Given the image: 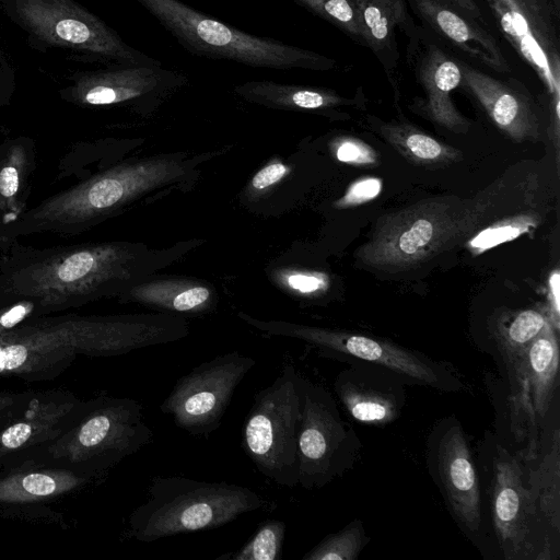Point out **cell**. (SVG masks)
<instances>
[{
  "label": "cell",
  "instance_id": "836d02e7",
  "mask_svg": "<svg viewBox=\"0 0 560 560\" xmlns=\"http://www.w3.org/2000/svg\"><path fill=\"white\" fill-rule=\"evenodd\" d=\"M538 220L532 213L514 215L505 218L498 223H490L479 231L468 242V247L471 252L481 253L490 247H493L502 242L510 241L525 231L533 228Z\"/></svg>",
  "mask_w": 560,
  "mask_h": 560
},
{
  "label": "cell",
  "instance_id": "d4e9b609",
  "mask_svg": "<svg viewBox=\"0 0 560 560\" xmlns=\"http://www.w3.org/2000/svg\"><path fill=\"white\" fill-rule=\"evenodd\" d=\"M526 485L547 526L560 532V434L558 422L544 433L534 454L524 457Z\"/></svg>",
  "mask_w": 560,
  "mask_h": 560
},
{
  "label": "cell",
  "instance_id": "e0dca14e",
  "mask_svg": "<svg viewBox=\"0 0 560 560\" xmlns=\"http://www.w3.org/2000/svg\"><path fill=\"white\" fill-rule=\"evenodd\" d=\"M86 401L63 389L35 392L27 407L0 427L1 472L22 466L59 438L81 415Z\"/></svg>",
  "mask_w": 560,
  "mask_h": 560
},
{
  "label": "cell",
  "instance_id": "e575fe53",
  "mask_svg": "<svg viewBox=\"0 0 560 560\" xmlns=\"http://www.w3.org/2000/svg\"><path fill=\"white\" fill-rule=\"evenodd\" d=\"M48 315L42 305L31 299H10L0 301V336L23 323Z\"/></svg>",
  "mask_w": 560,
  "mask_h": 560
},
{
  "label": "cell",
  "instance_id": "f1b7e54d",
  "mask_svg": "<svg viewBox=\"0 0 560 560\" xmlns=\"http://www.w3.org/2000/svg\"><path fill=\"white\" fill-rule=\"evenodd\" d=\"M551 324L548 310L504 312L497 319L494 337L506 364L514 361Z\"/></svg>",
  "mask_w": 560,
  "mask_h": 560
},
{
  "label": "cell",
  "instance_id": "ba28073f",
  "mask_svg": "<svg viewBox=\"0 0 560 560\" xmlns=\"http://www.w3.org/2000/svg\"><path fill=\"white\" fill-rule=\"evenodd\" d=\"M1 5L39 49H69L106 65H163L130 46L77 0H1Z\"/></svg>",
  "mask_w": 560,
  "mask_h": 560
},
{
  "label": "cell",
  "instance_id": "8d00e7d4",
  "mask_svg": "<svg viewBox=\"0 0 560 560\" xmlns=\"http://www.w3.org/2000/svg\"><path fill=\"white\" fill-rule=\"evenodd\" d=\"M382 190V180L376 177H363L353 182L345 195L335 202V207L350 208L360 206L377 197Z\"/></svg>",
  "mask_w": 560,
  "mask_h": 560
},
{
  "label": "cell",
  "instance_id": "7c38bea8",
  "mask_svg": "<svg viewBox=\"0 0 560 560\" xmlns=\"http://www.w3.org/2000/svg\"><path fill=\"white\" fill-rule=\"evenodd\" d=\"M302 397L298 485L312 490L351 469L359 457L361 442L323 386L303 377Z\"/></svg>",
  "mask_w": 560,
  "mask_h": 560
},
{
  "label": "cell",
  "instance_id": "277c9868",
  "mask_svg": "<svg viewBox=\"0 0 560 560\" xmlns=\"http://www.w3.org/2000/svg\"><path fill=\"white\" fill-rule=\"evenodd\" d=\"M489 202L456 196L434 197L378 219L355 259L360 266L401 272L435 258L485 226Z\"/></svg>",
  "mask_w": 560,
  "mask_h": 560
},
{
  "label": "cell",
  "instance_id": "8992f818",
  "mask_svg": "<svg viewBox=\"0 0 560 560\" xmlns=\"http://www.w3.org/2000/svg\"><path fill=\"white\" fill-rule=\"evenodd\" d=\"M267 502L247 487L186 477H155L147 500L129 516V535L141 542L212 529Z\"/></svg>",
  "mask_w": 560,
  "mask_h": 560
},
{
  "label": "cell",
  "instance_id": "4316f807",
  "mask_svg": "<svg viewBox=\"0 0 560 560\" xmlns=\"http://www.w3.org/2000/svg\"><path fill=\"white\" fill-rule=\"evenodd\" d=\"M233 91L248 103L273 109L319 112L351 103L330 89L268 80L247 81Z\"/></svg>",
  "mask_w": 560,
  "mask_h": 560
},
{
  "label": "cell",
  "instance_id": "2e32d148",
  "mask_svg": "<svg viewBox=\"0 0 560 560\" xmlns=\"http://www.w3.org/2000/svg\"><path fill=\"white\" fill-rule=\"evenodd\" d=\"M506 40L559 104V38L548 0H485Z\"/></svg>",
  "mask_w": 560,
  "mask_h": 560
},
{
  "label": "cell",
  "instance_id": "4fadbf2b",
  "mask_svg": "<svg viewBox=\"0 0 560 560\" xmlns=\"http://www.w3.org/2000/svg\"><path fill=\"white\" fill-rule=\"evenodd\" d=\"M188 83L185 73L163 65L114 63L74 73L59 95L78 106H126L147 115Z\"/></svg>",
  "mask_w": 560,
  "mask_h": 560
},
{
  "label": "cell",
  "instance_id": "3957f363",
  "mask_svg": "<svg viewBox=\"0 0 560 560\" xmlns=\"http://www.w3.org/2000/svg\"><path fill=\"white\" fill-rule=\"evenodd\" d=\"M213 155L165 153L115 164L45 198L3 225V231L13 238L38 233H84L144 197L189 184L196 178L198 166Z\"/></svg>",
  "mask_w": 560,
  "mask_h": 560
},
{
  "label": "cell",
  "instance_id": "f35d334b",
  "mask_svg": "<svg viewBox=\"0 0 560 560\" xmlns=\"http://www.w3.org/2000/svg\"><path fill=\"white\" fill-rule=\"evenodd\" d=\"M288 283L292 290L311 294L326 290L328 278L319 272H294L289 276Z\"/></svg>",
  "mask_w": 560,
  "mask_h": 560
},
{
  "label": "cell",
  "instance_id": "8fae6325",
  "mask_svg": "<svg viewBox=\"0 0 560 560\" xmlns=\"http://www.w3.org/2000/svg\"><path fill=\"white\" fill-rule=\"evenodd\" d=\"M490 509L499 547L506 560L552 559L553 536L526 485L524 458L495 443L490 478Z\"/></svg>",
  "mask_w": 560,
  "mask_h": 560
},
{
  "label": "cell",
  "instance_id": "7bdbcfd3",
  "mask_svg": "<svg viewBox=\"0 0 560 560\" xmlns=\"http://www.w3.org/2000/svg\"><path fill=\"white\" fill-rule=\"evenodd\" d=\"M451 1H453L455 4H457L464 11H466L475 20L478 21L482 18L481 11L474 0H451Z\"/></svg>",
  "mask_w": 560,
  "mask_h": 560
},
{
  "label": "cell",
  "instance_id": "ffe728a7",
  "mask_svg": "<svg viewBox=\"0 0 560 560\" xmlns=\"http://www.w3.org/2000/svg\"><path fill=\"white\" fill-rule=\"evenodd\" d=\"M412 1L419 13L451 44L497 72L510 71L493 36L453 1Z\"/></svg>",
  "mask_w": 560,
  "mask_h": 560
},
{
  "label": "cell",
  "instance_id": "ab89813d",
  "mask_svg": "<svg viewBox=\"0 0 560 560\" xmlns=\"http://www.w3.org/2000/svg\"><path fill=\"white\" fill-rule=\"evenodd\" d=\"M288 173L289 167L282 162L270 163L254 175L250 186L256 191L265 190L271 185L278 183Z\"/></svg>",
  "mask_w": 560,
  "mask_h": 560
},
{
  "label": "cell",
  "instance_id": "7402d4cb",
  "mask_svg": "<svg viewBox=\"0 0 560 560\" xmlns=\"http://www.w3.org/2000/svg\"><path fill=\"white\" fill-rule=\"evenodd\" d=\"M506 366L508 371H516L525 378L537 422H545L559 381V345L555 327L548 324Z\"/></svg>",
  "mask_w": 560,
  "mask_h": 560
},
{
  "label": "cell",
  "instance_id": "603a6c76",
  "mask_svg": "<svg viewBox=\"0 0 560 560\" xmlns=\"http://www.w3.org/2000/svg\"><path fill=\"white\" fill-rule=\"evenodd\" d=\"M419 81L425 93L422 109L428 117L453 132H466L469 122L451 98L452 91L460 85L459 65L432 46L420 65Z\"/></svg>",
  "mask_w": 560,
  "mask_h": 560
},
{
  "label": "cell",
  "instance_id": "f546056e",
  "mask_svg": "<svg viewBox=\"0 0 560 560\" xmlns=\"http://www.w3.org/2000/svg\"><path fill=\"white\" fill-rule=\"evenodd\" d=\"M358 13L362 42L375 52L392 43L395 28L406 21L402 0H352Z\"/></svg>",
  "mask_w": 560,
  "mask_h": 560
},
{
  "label": "cell",
  "instance_id": "b9f144b4",
  "mask_svg": "<svg viewBox=\"0 0 560 560\" xmlns=\"http://www.w3.org/2000/svg\"><path fill=\"white\" fill-rule=\"evenodd\" d=\"M549 316L556 330L559 328V271L553 270L549 277Z\"/></svg>",
  "mask_w": 560,
  "mask_h": 560
},
{
  "label": "cell",
  "instance_id": "5bb4252c",
  "mask_svg": "<svg viewBox=\"0 0 560 560\" xmlns=\"http://www.w3.org/2000/svg\"><path fill=\"white\" fill-rule=\"evenodd\" d=\"M255 365L254 358L238 351L205 361L176 381L160 410L187 433L208 436L220 427L235 389Z\"/></svg>",
  "mask_w": 560,
  "mask_h": 560
},
{
  "label": "cell",
  "instance_id": "d6986e66",
  "mask_svg": "<svg viewBox=\"0 0 560 560\" xmlns=\"http://www.w3.org/2000/svg\"><path fill=\"white\" fill-rule=\"evenodd\" d=\"M459 68L460 84L480 103L501 131L515 142L538 139V117L523 94L466 63H460Z\"/></svg>",
  "mask_w": 560,
  "mask_h": 560
},
{
  "label": "cell",
  "instance_id": "44dd1931",
  "mask_svg": "<svg viewBox=\"0 0 560 560\" xmlns=\"http://www.w3.org/2000/svg\"><path fill=\"white\" fill-rule=\"evenodd\" d=\"M117 299L120 303H137L185 317L210 313L218 301L210 283L189 277L156 273L132 285Z\"/></svg>",
  "mask_w": 560,
  "mask_h": 560
},
{
  "label": "cell",
  "instance_id": "6da1fadb",
  "mask_svg": "<svg viewBox=\"0 0 560 560\" xmlns=\"http://www.w3.org/2000/svg\"><path fill=\"white\" fill-rule=\"evenodd\" d=\"M203 242L178 241L158 249L128 241L38 248L14 238L0 248V301L31 299L50 315L117 299Z\"/></svg>",
  "mask_w": 560,
  "mask_h": 560
},
{
  "label": "cell",
  "instance_id": "7a4b0ae2",
  "mask_svg": "<svg viewBox=\"0 0 560 560\" xmlns=\"http://www.w3.org/2000/svg\"><path fill=\"white\" fill-rule=\"evenodd\" d=\"M190 332L171 313L42 316L0 336V375L28 382L57 377L78 355L116 357L175 342Z\"/></svg>",
  "mask_w": 560,
  "mask_h": 560
},
{
  "label": "cell",
  "instance_id": "ee69618b",
  "mask_svg": "<svg viewBox=\"0 0 560 560\" xmlns=\"http://www.w3.org/2000/svg\"><path fill=\"white\" fill-rule=\"evenodd\" d=\"M3 225H4V224H3V221H2V219L0 218V248H1L4 244H7V243L11 242L12 240H14L13 237H10V236H8V235L4 233V231H3Z\"/></svg>",
  "mask_w": 560,
  "mask_h": 560
},
{
  "label": "cell",
  "instance_id": "ac0fdd59",
  "mask_svg": "<svg viewBox=\"0 0 560 560\" xmlns=\"http://www.w3.org/2000/svg\"><path fill=\"white\" fill-rule=\"evenodd\" d=\"M334 390L348 415L358 422L386 425L400 416L407 385L393 372L362 362H348Z\"/></svg>",
  "mask_w": 560,
  "mask_h": 560
},
{
  "label": "cell",
  "instance_id": "60d3db41",
  "mask_svg": "<svg viewBox=\"0 0 560 560\" xmlns=\"http://www.w3.org/2000/svg\"><path fill=\"white\" fill-rule=\"evenodd\" d=\"M15 88V72L0 45V108L10 104Z\"/></svg>",
  "mask_w": 560,
  "mask_h": 560
},
{
  "label": "cell",
  "instance_id": "d6a6232c",
  "mask_svg": "<svg viewBox=\"0 0 560 560\" xmlns=\"http://www.w3.org/2000/svg\"><path fill=\"white\" fill-rule=\"evenodd\" d=\"M317 16L362 40L361 26L352 0H294Z\"/></svg>",
  "mask_w": 560,
  "mask_h": 560
},
{
  "label": "cell",
  "instance_id": "30bf717a",
  "mask_svg": "<svg viewBox=\"0 0 560 560\" xmlns=\"http://www.w3.org/2000/svg\"><path fill=\"white\" fill-rule=\"evenodd\" d=\"M302 383L294 366H284L269 386L255 394L242 430L243 450L257 470L288 488L299 483Z\"/></svg>",
  "mask_w": 560,
  "mask_h": 560
},
{
  "label": "cell",
  "instance_id": "1f68e13d",
  "mask_svg": "<svg viewBox=\"0 0 560 560\" xmlns=\"http://www.w3.org/2000/svg\"><path fill=\"white\" fill-rule=\"evenodd\" d=\"M285 528L282 521H265L242 548L234 553L218 557L217 560H279L282 557Z\"/></svg>",
  "mask_w": 560,
  "mask_h": 560
},
{
  "label": "cell",
  "instance_id": "52a82bcc",
  "mask_svg": "<svg viewBox=\"0 0 560 560\" xmlns=\"http://www.w3.org/2000/svg\"><path fill=\"white\" fill-rule=\"evenodd\" d=\"M192 55L253 68L328 71L327 56L270 37L245 33L180 0H135Z\"/></svg>",
  "mask_w": 560,
  "mask_h": 560
},
{
  "label": "cell",
  "instance_id": "9a60e30c",
  "mask_svg": "<svg viewBox=\"0 0 560 560\" xmlns=\"http://www.w3.org/2000/svg\"><path fill=\"white\" fill-rule=\"evenodd\" d=\"M428 467L452 515L467 535L482 526L481 490L472 454L459 421L443 419L428 440Z\"/></svg>",
  "mask_w": 560,
  "mask_h": 560
},
{
  "label": "cell",
  "instance_id": "4dcf8cb0",
  "mask_svg": "<svg viewBox=\"0 0 560 560\" xmlns=\"http://www.w3.org/2000/svg\"><path fill=\"white\" fill-rule=\"evenodd\" d=\"M360 520H354L337 533L326 536L307 551L303 560H355L369 544Z\"/></svg>",
  "mask_w": 560,
  "mask_h": 560
},
{
  "label": "cell",
  "instance_id": "484cf974",
  "mask_svg": "<svg viewBox=\"0 0 560 560\" xmlns=\"http://www.w3.org/2000/svg\"><path fill=\"white\" fill-rule=\"evenodd\" d=\"M92 479L71 469L27 467L0 472V504H27L58 499Z\"/></svg>",
  "mask_w": 560,
  "mask_h": 560
},
{
  "label": "cell",
  "instance_id": "5b68a950",
  "mask_svg": "<svg viewBox=\"0 0 560 560\" xmlns=\"http://www.w3.org/2000/svg\"><path fill=\"white\" fill-rule=\"evenodd\" d=\"M142 411L132 398L90 399L69 429L18 468L59 467L94 479L152 441Z\"/></svg>",
  "mask_w": 560,
  "mask_h": 560
},
{
  "label": "cell",
  "instance_id": "d590c367",
  "mask_svg": "<svg viewBox=\"0 0 560 560\" xmlns=\"http://www.w3.org/2000/svg\"><path fill=\"white\" fill-rule=\"evenodd\" d=\"M335 155L343 163L357 166H375L378 154L365 142L355 138H340L335 144Z\"/></svg>",
  "mask_w": 560,
  "mask_h": 560
},
{
  "label": "cell",
  "instance_id": "74e56055",
  "mask_svg": "<svg viewBox=\"0 0 560 560\" xmlns=\"http://www.w3.org/2000/svg\"><path fill=\"white\" fill-rule=\"evenodd\" d=\"M34 393L0 390V427L19 416L27 407Z\"/></svg>",
  "mask_w": 560,
  "mask_h": 560
},
{
  "label": "cell",
  "instance_id": "9c48e42d",
  "mask_svg": "<svg viewBox=\"0 0 560 560\" xmlns=\"http://www.w3.org/2000/svg\"><path fill=\"white\" fill-rule=\"evenodd\" d=\"M237 316L264 334L304 341L347 362L386 369L407 385H422L450 393L465 388V384L446 364L383 338L284 320H262L244 312Z\"/></svg>",
  "mask_w": 560,
  "mask_h": 560
},
{
  "label": "cell",
  "instance_id": "cb8c5ba5",
  "mask_svg": "<svg viewBox=\"0 0 560 560\" xmlns=\"http://www.w3.org/2000/svg\"><path fill=\"white\" fill-rule=\"evenodd\" d=\"M36 158V144L31 137L18 136L0 143V218L4 225L28 209Z\"/></svg>",
  "mask_w": 560,
  "mask_h": 560
},
{
  "label": "cell",
  "instance_id": "83f0119b",
  "mask_svg": "<svg viewBox=\"0 0 560 560\" xmlns=\"http://www.w3.org/2000/svg\"><path fill=\"white\" fill-rule=\"evenodd\" d=\"M380 132L407 161L436 166L454 163L462 152L408 124H385Z\"/></svg>",
  "mask_w": 560,
  "mask_h": 560
}]
</instances>
